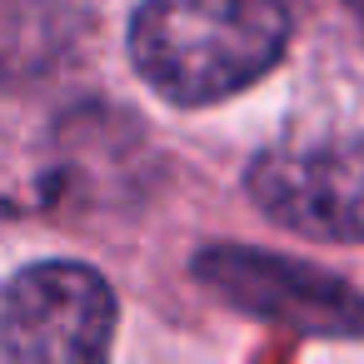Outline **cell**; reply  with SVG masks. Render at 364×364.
<instances>
[{
  "instance_id": "obj_1",
  "label": "cell",
  "mask_w": 364,
  "mask_h": 364,
  "mask_svg": "<svg viewBox=\"0 0 364 364\" xmlns=\"http://www.w3.org/2000/svg\"><path fill=\"white\" fill-rule=\"evenodd\" d=\"M284 0H145L130 26L135 70L175 105H215L279 65Z\"/></svg>"
},
{
  "instance_id": "obj_2",
  "label": "cell",
  "mask_w": 364,
  "mask_h": 364,
  "mask_svg": "<svg viewBox=\"0 0 364 364\" xmlns=\"http://www.w3.org/2000/svg\"><path fill=\"white\" fill-rule=\"evenodd\" d=\"M115 339V294L105 274L75 259H46L0 289V354L21 364L105 359Z\"/></svg>"
},
{
  "instance_id": "obj_3",
  "label": "cell",
  "mask_w": 364,
  "mask_h": 364,
  "mask_svg": "<svg viewBox=\"0 0 364 364\" xmlns=\"http://www.w3.org/2000/svg\"><path fill=\"white\" fill-rule=\"evenodd\" d=\"M195 274L225 304L274 319L299 334L349 339L364 334V299L339 279L289 255H264L250 245H215L195 259Z\"/></svg>"
},
{
  "instance_id": "obj_4",
  "label": "cell",
  "mask_w": 364,
  "mask_h": 364,
  "mask_svg": "<svg viewBox=\"0 0 364 364\" xmlns=\"http://www.w3.org/2000/svg\"><path fill=\"white\" fill-rule=\"evenodd\" d=\"M255 205L309 240H364V135L274 145L250 170Z\"/></svg>"
},
{
  "instance_id": "obj_5",
  "label": "cell",
  "mask_w": 364,
  "mask_h": 364,
  "mask_svg": "<svg viewBox=\"0 0 364 364\" xmlns=\"http://www.w3.org/2000/svg\"><path fill=\"white\" fill-rule=\"evenodd\" d=\"M80 0H0V85L50 75L80 41Z\"/></svg>"
},
{
  "instance_id": "obj_6",
  "label": "cell",
  "mask_w": 364,
  "mask_h": 364,
  "mask_svg": "<svg viewBox=\"0 0 364 364\" xmlns=\"http://www.w3.org/2000/svg\"><path fill=\"white\" fill-rule=\"evenodd\" d=\"M349 6H354V16H359V21H364V0H349Z\"/></svg>"
}]
</instances>
